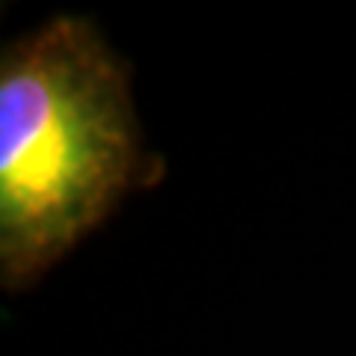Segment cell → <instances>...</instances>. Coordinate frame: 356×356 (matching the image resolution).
<instances>
[{
    "label": "cell",
    "instance_id": "obj_1",
    "mask_svg": "<svg viewBox=\"0 0 356 356\" xmlns=\"http://www.w3.org/2000/svg\"><path fill=\"white\" fill-rule=\"evenodd\" d=\"M125 63L57 15L0 54V282L18 291L113 214L143 172Z\"/></svg>",
    "mask_w": 356,
    "mask_h": 356
}]
</instances>
